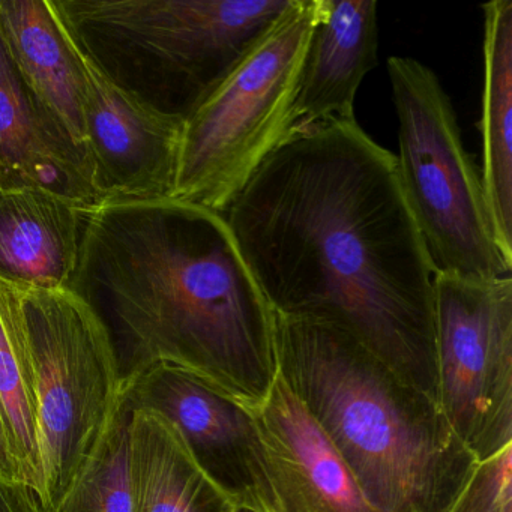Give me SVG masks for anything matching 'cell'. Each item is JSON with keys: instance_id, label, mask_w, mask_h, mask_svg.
<instances>
[{"instance_id": "cell-1", "label": "cell", "mask_w": 512, "mask_h": 512, "mask_svg": "<svg viewBox=\"0 0 512 512\" xmlns=\"http://www.w3.org/2000/svg\"><path fill=\"white\" fill-rule=\"evenodd\" d=\"M223 217L272 313L341 329L437 403L436 272L358 122L290 134Z\"/></svg>"}, {"instance_id": "cell-2", "label": "cell", "mask_w": 512, "mask_h": 512, "mask_svg": "<svg viewBox=\"0 0 512 512\" xmlns=\"http://www.w3.org/2000/svg\"><path fill=\"white\" fill-rule=\"evenodd\" d=\"M68 289L106 326L124 374L166 362L251 409L268 398L274 317L223 215L175 199L86 209Z\"/></svg>"}, {"instance_id": "cell-3", "label": "cell", "mask_w": 512, "mask_h": 512, "mask_svg": "<svg viewBox=\"0 0 512 512\" xmlns=\"http://www.w3.org/2000/svg\"><path fill=\"white\" fill-rule=\"evenodd\" d=\"M278 374L377 512H449L476 458L439 404L341 329L272 313Z\"/></svg>"}, {"instance_id": "cell-4", "label": "cell", "mask_w": 512, "mask_h": 512, "mask_svg": "<svg viewBox=\"0 0 512 512\" xmlns=\"http://www.w3.org/2000/svg\"><path fill=\"white\" fill-rule=\"evenodd\" d=\"M292 0H53L83 53L152 109L187 119Z\"/></svg>"}, {"instance_id": "cell-5", "label": "cell", "mask_w": 512, "mask_h": 512, "mask_svg": "<svg viewBox=\"0 0 512 512\" xmlns=\"http://www.w3.org/2000/svg\"><path fill=\"white\" fill-rule=\"evenodd\" d=\"M319 0H292L235 70L184 121L172 199L224 215L292 134Z\"/></svg>"}, {"instance_id": "cell-6", "label": "cell", "mask_w": 512, "mask_h": 512, "mask_svg": "<svg viewBox=\"0 0 512 512\" xmlns=\"http://www.w3.org/2000/svg\"><path fill=\"white\" fill-rule=\"evenodd\" d=\"M397 170L434 272L470 281L509 277L491 226L481 172L464 148L454 107L433 70L391 56Z\"/></svg>"}, {"instance_id": "cell-7", "label": "cell", "mask_w": 512, "mask_h": 512, "mask_svg": "<svg viewBox=\"0 0 512 512\" xmlns=\"http://www.w3.org/2000/svg\"><path fill=\"white\" fill-rule=\"evenodd\" d=\"M19 293L34 367L41 502L55 512L121 401L124 367L106 326L73 290Z\"/></svg>"}, {"instance_id": "cell-8", "label": "cell", "mask_w": 512, "mask_h": 512, "mask_svg": "<svg viewBox=\"0 0 512 512\" xmlns=\"http://www.w3.org/2000/svg\"><path fill=\"white\" fill-rule=\"evenodd\" d=\"M437 404L476 461L512 445V277H434Z\"/></svg>"}, {"instance_id": "cell-9", "label": "cell", "mask_w": 512, "mask_h": 512, "mask_svg": "<svg viewBox=\"0 0 512 512\" xmlns=\"http://www.w3.org/2000/svg\"><path fill=\"white\" fill-rule=\"evenodd\" d=\"M124 392L134 409L172 425L196 466L235 508L277 512L254 409L166 362L125 373Z\"/></svg>"}, {"instance_id": "cell-10", "label": "cell", "mask_w": 512, "mask_h": 512, "mask_svg": "<svg viewBox=\"0 0 512 512\" xmlns=\"http://www.w3.org/2000/svg\"><path fill=\"white\" fill-rule=\"evenodd\" d=\"M76 50L85 88L89 160L101 200L172 199L184 119L164 115L119 88L77 44Z\"/></svg>"}, {"instance_id": "cell-11", "label": "cell", "mask_w": 512, "mask_h": 512, "mask_svg": "<svg viewBox=\"0 0 512 512\" xmlns=\"http://www.w3.org/2000/svg\"><path fill=\"white\" fill-rule=\"evenodd\" d=\"M254 415L277 512H377L280 374Z\"/></svg>"}, {"instance_id": "cell-12", "label": "cell", "mask_w": 512, "mask_h": 512, "mask_svg": "<svg viewBox=\"0 0 512 512\" xmlns=\"http://www.w3.org/2000/svg\"><path fill=\"white\" fill-rule=\"evenodd\" d=\"M0 188H38L85 209L103 203L91 169L17 70L2 34Z\"/></svg>"}, {"instance_id": "cell-13", "label": "cell", "mask_w": 512, "mask_h": 512, "mask_svg": "<svg viewBox=\"0 0 512 512\" xmlns=\"http://www.w3.org/2000/svg\"><path fill=\"white\" fill-rule=\"evenodd\" d=\"M376 0H319L302 64L292 133L355 122L356 92L377 65Z\"/></svg>"}, {"instance_id": "cell-14", "label": "cell", "mask_w": 512, "mask_h": 512, "mask_svg": "<svg viewBox=\"0 0 512 512\" xmlns=\"http://www.w3.org/2000/svg\"><path fill=\"white\" fill-rule=\"evenodd\" d=\"M0 34L17 70L92 172L82 68L53 0H0Z\"/></svg>"}, {"instance_id": "cell-15", "label": "cell", "mask_w": 512, "mask_h": 512, "mask_svg": "<svg viewBox=\"0 0 512 512\" xmlns=\"http://www.w3.org/2000/svg\"><path fill=\"white\" fill-rule=\"evenodd\" d=\"M85 211L38 188H0V280L34 289L70 286Z\"/></svg>"}, {"instance_id": "cell-16", "label": "cell", "mask_w": 512, "mask_h": 512, "mask_svg": "<svg viewBox=\"0 0 512 512\" xmlns=\"http://www.w3.org/2000/svg\"><path fill=\"white\" fill-rule=\"evenodd\" d=\"M484 11L482 185L497 247L512 268V0Z\"/></svg>"}, {"instance_id": "cell-17", "label": "cell", "mask_w": 512, "mask_h": 512, "mask_svg": "<svg viewBox=\"0 0 512 512\" xmlns=\"http://www.w3.org/2000/svg\"><path fill=\"white\" fill-rule=\"evenodd\" d=\"M131 512H233L169 422L134 409L130 424Z\"/></svg>"}, {"instance_id": "cell-18", "label": "cell", "mask_w": 512, "mask_h": 512, "mask_svg": "<svg viewBox=\"0 0 512 512\" xmlns=\"http://www.w3.org/2000/svg\"><path fill=\"white\" fill-rule=\"evenodd\" d=\"M0 403L19 479L41 497L34 367L19 287L0 280Z\"/></svg>"}, {"instance_id": "cell-19", "label": "cell", "mask_w": 512, "mask_h": 512, "mask_svg": "<svg viewBox=\"0 0 512 512\" xmlns=\"http://www.w3.org/2000/svg\"><path fill=\"white\" fill-rule=\"evenodd\" d=\"M133 404L121 401L79 476L55 512H131L130 424Z\"/></svg>"}, {"instance_id": "cell-20", "label": "cell", "mask_w": 512, "mask_h": 512, "mask_svg": "<svg viewBox=\"0 0 512 512\" xmlns=\"http://www.w3.org/2000/svg\"><path fill=\"white\" fill-rule=\"evenodd\" d=\"M449 512H512V445L476 464Z\"/></svg>"}, {"instance_id": "cell-21", "label": "cell", "mask_w": 512, "mask_h": 512, "mask_svg": "<svg viewBox=\"0 0 512 512\" xmlns=\"http://www.w3.org/2000/svg\"><path fill=\"white\" fill-rule=\"evenodd\" d=\"M0 512H46L40 494L25 482L0 475Z\"/></svg>"}, {"instance_id": "cell-22", "label": "cell", "mask_w": 512, "mask_h": 512, "mask_svg": "<svg viewBox=\"0 0 512 512\" xmlns=\"http://www.w3.org/2000/svg\"><path fill=\"white\" fill-rule=\"evenodd\" d=\"M0 475L20 481L16 463H14L13 448H11L10 433H8L7 419H5L2 403H0Z\"/></svg>"}, {"instance_id": "cell-23", "label": "cell", "mask_w": 512, "mask_h": 512, "mask_svg": "<svg viewBox=\"0 0 512 512\" xmlns=\"http://www.w3.org/2000/svg\"><path fill=\"white\" fill-rule=\"evenodd\" d=\"M233 512H256V511H253V509H248V508H235V509H233Z\"/></svg>"}]
</instances>
